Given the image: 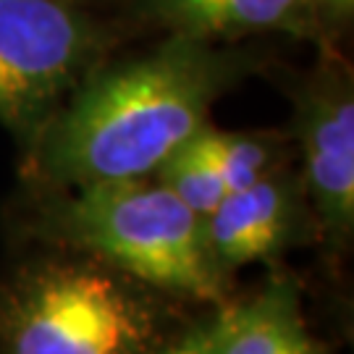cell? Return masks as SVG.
Segmentation results:
<instances>
[{
	"label": "cell",
	"instance_id": "obj_1",
	"mask_svg": "<svg viewBox=\"0 0 354 354\" xmlns=\"http://www.w3.org/2000/svg\"><path fill=\"white\" fill-rule=\"evenodd\" d=\"M231 64L203 39L176 35L102 71L29 142V176L53 192L152 176L207 127L210 105L234 82Z\"/></svg>",
	"mask_w": 354,
	"mask_h": 354
},
{
	"label": "cell",
	"instance_id": "obj_2",
	"mask_svg": "<svg viewBox=\"0 0 354 354\" xmlns=\"http://www.w3.org/2000/svg\"><path fill=\"white\" fill-rule=\"evenodd\" d=\"M45 234L168 297L223 304L228 276L210 252L205 218L160 181L124 178L55 192Z\"/></svg>",
	"mask_w": 354,
	"mask_h": 354
},
{
	"label": "cell",
	"instance_id": "obj_3",
	"mask_svg": "<svg viewBox=\"0 0 354 354\" xmlns=\"http://www.w3.org/2000/svg\"><path fill=\"white\" fill-rule=\"evenodd\" d=\"M19 268L0 289V354H150L174 330L163 291L84 252Z\"/></svg>",
	"mask_w": 354,
	"mask_h": 354
},
{
	"label": "cell",
	"instance_id": "obj_4",
	"mask_svg": "<svg viewBox=\"0 0 354 354\" xmlns=\"http://www.w3.org/2000/svg\"><path fill=\"white\" fill-rule=\"evenodd\" d=\"M100 50L68 0H0V124L32 142Z\"/></svg>",
	"mask_w": 354,
	"mask_h": 354
},
{
	"label": "cell",
	"instance_id": "obj_5",
	"mask_svg": "<svg viewBox=\"0 0 354 354\" xmlns=\"http://www.w3.org/2000/svg\"><path fill=\"white\" fill-rule=\"evenodd\" d=\"M304 152L302 187L328 247L344 252L354 234V97L349 79L333 74L304 89L297 105Z\"/></svg>",
	"mask_w": 354,
	"mask_h": 354
},
{
	"label": "cell",
	"instance_id": "obj_6",
	"mask_svg": "<svg viewBox=\"0 0 354 354\" xmlns=\"http://www.w3.org/2000/svg\"><path fill=\"white\" fill-rule=\"evenodd\" d=\"M304 187L270 168L244 189L228 192L205 218V236L228 276L254 263H268L304 241L313 213L304 207Z\"/></svg>",
	"mask_w": 354,
	"mask_h": 354
},
{
	"label": "cell",
	"instance_id": "obj_7",
	"mask_svg": "<svg viewBox=\"0 0 354 354\" xmlns=\"http://www.w3.org/2000/svg\"><path fill=\"white\" fill-rule=\"evenodd\" d=\"M218 354H326L307 328L299 283L273 273L252 297L215 307Z\"/></svg>",
	"mask_w": 354,
	"mask_h": 354
},
{
	"label": "cell",
	"instance_id": "obj_8",
	"mask_svg": "<svg viewBox=\"0 0 354 354\" xmlns=\"http://www.w3.org/2000/svg\"><path fill=\"white\" fill-rule=\"evenodd\" d=\"M150 11L189 39L247 32H297L315 24V0H147Z\"/></svg>",
	"mask_w": 354,
	"mask_h": 354
},
{
	"label": "cell",
	"instance_id": "obj_9",
	"mask_svg": "<svg viewBox=\"0 0 354 354\" xmlns=\"http://www.w3.org/2000/svg\"><path fill=\"white\" fill-rule=\"evenodd\" d=\"M192 142L205 160L213 165L226 192L244 189L260 176H266L270 168H276V145L263 137L215 131L205 127L192 137Z\"/></svg>",
	"mask_w": 354,
	"mask_h": 354
},
{
	"label": "cell",
	"instance_id": "obj_10",
	"mask_svg": "<svg viewBox=\"0 0 354 354\" xmlns=\"http://www.w3.org/2000/svg\"><path fill=\"white\" fill-rule=\"evenodd\" d=\"M155 176L165 189L174 192L189 210L203 218L213 213L228 194L223 181L213 171V165L200 155L192 140L181 145L176 152H171L155 171Z\"/></svg>",
	"mask_w": 354,
	"mask_h": 354
},
{
	"label": "cell",
	"instance_id": "obj_11",
	"mask_svg": "<svg viewBox=\"0 0 354 354\" xmlns=\"http://www.w3.org/2000/svg\"><path fill=\"white\" fill-rule=\"evenodd\" d=\"M150 354H218L215 313L194 320L184 328H174Z\"/></svg>",
	"mask_w": 354,
	"mask_h": 354
},
{
	"label": "cell",
	"instance_id": "obj_12",
	"mask_svg": "<svg viewBox=\"0 0 354 354\" xmlns=\"http://www.w3.org/2000/svg\"><path fill=\"white\" fill-rule=\"evenodd\" d=\"M315 6H323L328 13H333V16H349L354 8V0H315Z\"/></svg>",
	"mask_w": 354,
	"mask_h": 354
}]
</instances>
